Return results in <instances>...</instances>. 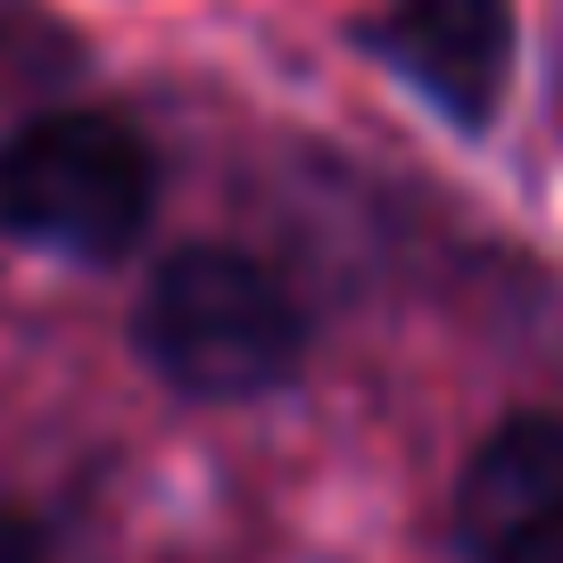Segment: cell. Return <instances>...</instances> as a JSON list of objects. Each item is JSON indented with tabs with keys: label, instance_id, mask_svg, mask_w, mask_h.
I'll return each instance as SVG.
<instances>
[{
	"label": "cell",
	"instance_id": "obj_2",
	"mask_svg": "<svg viewBox=\"0 0 563 563\" xmlns=\"http://www.w3.org/2000/svg\"><path fill=\"white\" fill-rule=\"evenodd\" d=\"M150 208H158V158L124 117L51 108L0 141V232L34 249L108 265L150 232Z\"/></svg>",
	"mask_w": 563,
	"mask_h": 563
},
{
	"label": "cell",
	"instance_id": "obj_4",
	"mask_svg": "<svg viewBox=\"0 0 563 563\" xmlns=\"http://www.w3.org/2000/svg\"><path fill=\"white\" fill-rule=\"evenodd\" d=\"M365 42L456 124H489L514 75V0H382Z\"/></svg>",
	"mask_w": 563,
	"mask_h": 563
},
{
	"label": "cell",
	"instance_id": "obj_3",
	"mask_svg": "<svg viewBox=\"0 0 563 563\" xmlns=\"http://www.w3.org/2000/svg\"><path fill=\"white\" fill-rule=\"evenodd\" d=\"M464 563H563V415H514L456 481Z\"/></svg>",
	"mask_w": 563,
	"mask_h": 563
},
{
	"label": "cell",
	"instance_id": "obj_5",
	"mask_svg": "<svg viewBox=\"0 0 563 563\" xmlns=\"http://www.w3.org/2000/svg\"><path fill=\"white\" fill-rule=\"evenodd\" d=\"M0 563H42L34 522H25V514H9V506H0Z\"/></svg>",
	"mask_w": 563,
	"mask_h": 563
},
{
	"label": "cell",
	"instance_id": "obj_1",
	"mask_svg": "<svg viewBox=\"0 0 563 563\" xmlns=\"http://www.w3.org/2000/svg\"><path fill=\"white\" fill-rule=\"evenodd\" d=\"M141 356L183 398H265L307 356L299 299L241 249H175L141 299Z\"/></svg>",
	"mask_w": 563,
	"mask_h": 563
}]
</instances>
